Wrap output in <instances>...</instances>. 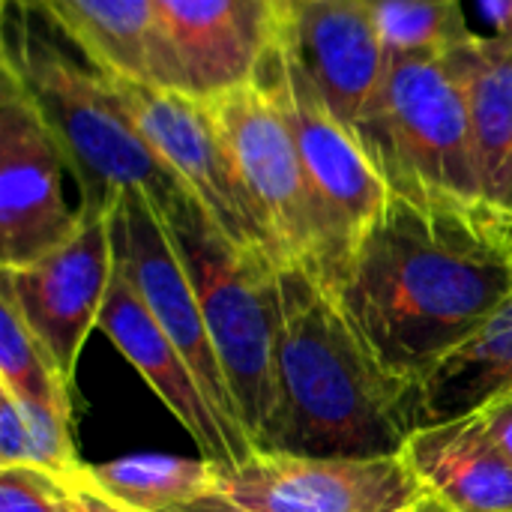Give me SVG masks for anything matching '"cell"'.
Instances as JSON below:
<instances>
[{"label":"cell","mask_w":512,"mask_h":512,"mask_svg":"<svg viewBox=\"0 0 512 512\" xmlns=\"http://www.w3.org/2000/svg\"><path fill=\"white\" fill-rule=\"evenodd\" d=\"M96 330H102L111 339V345L153 387L162 405L177 417V423L195 441L201 459L225 471H234L246 462L237 444L231 441L225 423L219 420L216 408L210 405L207 393L201 390L186 357L165 336V330L156 324L144 300L135 294V288L117 267H114Z\"/></svg>","instance_id":"9a60e30c"},{"label":"cell","mask_w":512,"mask_h":512,"mask_svg":"<svg viewBox=\"0 0 512 512\" xmlns=\"http://www.w3.org/2000/svg\"><path fill=\"white\" fill-rule=\"evenodd\" d=\"M507 390H512V300L420 384L417 429L465 417Z\"/></svg>","instance_id":"d6986e66"},{"label":"cell","mask_w":512,"mask_h":512,"mask_svg":"<svg viewBox=\"0 0 512 512\" xmlns=\"http://www.w3.org/2000/svg\"><path fill=\"white\" fill-rule=\"evenodd\" d=\"M417 387L372 354L336 297L282 270L276 414L261 453L312 459L399 456L417 432Z\"/></svg>","instance_id":"7a4b0ae2"},{"label":"cell","mask_w":512,"mask_h":512,"mask_svg":"<svg viewBox=\"0 0 512 512\" xmlns=\"http://www.w3.org/2000/svg\"><path fill=\"white\" fill-rule=\"evenodd\" d=\"M423 492L405 453L312 459L258 450L222 471L219 492L189 512H405Z\"/></svg>","instance_id":"30bf717a"},{"label":"cell","mask_w":512,"mask_h":512,"mask_svg":"<svg viewBox=\"0 0 512 512\" xmlns=\"http://www.w3.org/2000/svg\"><path fill=\"white\" fill-rule=\"evenodd\" d=\"M186 96L210 99L255 81L285 21L276 0H150Z\"/></svg>","instance_id":"4fadbf2b"},{"label":"cell","mask_w":512,"mask_h":512,"mask_svg":"<svg viewBox=\"0 0 512 512\" xmlns=\"http://www.w3.org/2000/svg\"><path fill=\"white\" fill-rule=\"evenodd\" d=\"M135 129L237 249L273 258L267 231L204 99L105 75ZM276 261V258H273Z\"/></svg>","instance_id":"ba28073f"},{"label":"cell","mask_w":512,"mask_h":512,"mask_svg":"<svg viewBox=\"0 0 512 512\" xmlns=\"http://www.w3.org/2000/svg\"><path fill=\"white\" fill-rule=\"evenodd\" d=\"M333 297L384 369L420 390L510 303L512 255L390 195Z\"/></svg>","instance_id":"6da1fadb"},{"label":"cell","mask_w":512,"mask_h":512,"mask_svg":"<svg viewBox=\"0 0 512 512\" xmlns=\"http://www.w3.org/2000/svg\"><path fill=\"white\" fill-rule=\"evenodd\" d=\"M390 57H447L474 39L465 0H369Z\"/></svg>","instance_id":"44dd1931"},{"label":"cell","mask_w":512,"mask_h":512,"mask_svg":"<svg viewBox=\"0 0 512 512\" xmlns=\"http://www.w3.org/2000/svg\"><path fill=\"white\" fill-rule=\"evenodd\" d=\"M159 216L186 264L240 423L258 450L276 414L282 267L225 240L195 198Z\"/></svg>","instance_id":"5b68a950"},{"label":"cell","mask_w":512,"mask_h":512,"mask_svg":"<svg viewBox=\"0 0 512 512\" xmlns=\"http://www.w3.org/2000/svg\"><path fill=\"white\" fill-rule=\"evenodd\" d=\"M402 453L420 483L456 512H512V459L480 411L420 426Z\"/></svg>","instance_id":"ac0fdd59"},{"label":"cell","mask_w":512,"mask_h":512,"mask_svg":"<svg viewBox=\"0 0 512 512\" xmlns=\"http://www.w3.org/2000/svg\"><path fill=\"white\" fill-rule=\"evenodd\" d=\"M6 6L45 21L102 75L183 93L150 0H6Z\"/></svg>","instance_id":"2e32d148"},{"label":"cell","mask_w":512,"mask_h":512,"mask_svg":"<svg viewBox=\"0 0 512 512\" xmlns=\"http://www.w3.org/2000/svg\"><path fill=\"white\" fill-rule=\"evenodd\" d=\"M282 270L300 267L318 279L321 222L315 195L273 84L258 75L204 99Z\"/></svg>","instance_id":"52a82bcc"},{"label":"cell","mask_w":512,"mask_h":512,"mask_svg":"<svg viewBox=\"0 0 512 512\" xmlns=\"http://www.w3.org/2000/svg\"><path fill=\"white\" fill-rule=\"evenodd\" d=\"M108 222H111L114 267L129 279V285L144 300L156 324L186 357L201 390L207 393L210 405L225 423L231 441L237 444L240 456L249 462L258 450L240 423L228 378L222 372L219 354L213 348V339L201 315L198 294L192 288L180 252L174 249L165 231L159 210L150 204L144 192H123L114 201Z\"/></svg>","instance_id":"9c48e42d"},{"label":"cell","mask_w":512,"mask_h":512,"mask_svg":"<svg viewBox=\"0 0 512 512\" xmlns=\"http://www.w3.org/2000/svg\"><path fill=\"white\" fill-rule=\"evenodd\" d=\"M63 486H66V510L69 512H135L132 507L120 504L117 498H111L105 489H99L90 480L84 465L72 477H66Z\"/></svg>","instance_id":"d4e9b609"},{"label":"cell","mask_w":512,"mask_h":512,"mask_svg":"<svg viewBox=\"0 0 512 512\" xmlns=\"http://www.w3.org/2000/svg\"><path fill=\"white\" fill-rule=\"evenodd\" d=\"M357 141L393 195L483 234L468 96L450 54L390 57L381 102Z\"/></svg>","instance_id":"277c9868"},{"label":"cell","mask_w":512,"mask_h":512,"mask_svg":"<svg viewBox=\"0 0 512 512\" xmlns=\"http://www.w3.org/2000/svg\"><path fill=\"white\" fill-rule=\"evenodd\" d=\"M405 512H456V510H453L444 498H438L435 492H429V489H426V492H423V498H420V501H414V504H411Z\"/></svg>","instance_id":"83f0119b"},{"label":"cell","mask_w":512,"mask_h":512,"mask_svg":"<svg viewBox=\"0 0 512 512\" xmlns=\"http://www.w3.org/2000/svg\"><path fill=\"white\" fill-rule=\"evenodd\" d=\"M477 6V39H489L512 48V0H474Z\"/></svg>","instance_id":"484cf974"},{"label":"cell","mask_w":512,"mask_h":512,"mask_svg":"<svg viewBox=\"0 0 512 512\" xmlns=\"http://www.w3.org/2000/svg\"><path fill=\"white\" fill-rule=\"evenodd\" d=\"M0 390L42 402L75 420V390L66 387L48 351L30 333L15 300L0 288Z\"/></svg>","instance_id":"7402d4cb"},{"label":"cell","mask_w":512,"mask_h":512,"mask_svg":"<svg viewBox=\"0 0 512 512\" xmlns=\"http://www.w3.org/2000/svg\"><path fill=\"white\" fill-rule=\"evenodd\" d=\"M0 512H69L66 486L39 468H0Z\"/></svg>","instance_id":"603a6c76"},{"label":"cell","mask_w":512,"mask_h":512,"mask_svg":"<svg viewBox=\"0 0 512 512\" xmlns=\"http://www.w3.org/2000/svg\"><path fill=\"white\" fill-rule=\"evenodd\" d=\"M66 159L21 84L0 72V258L18 270L60 243L81 225V207L63 192Z\"/></svg>","instance_id":"8fae6325"},{"label":"cell","mask_w":512,"mask_h":512,"mask_svg":"<svg viewBox=\"0 0 512 512\" xmlns=\"http://www.w3.org/2000/svg\"><path fill=\"white\" fill-rule=\"evenodd\" d=\"M111 276V222L108 213L93 210H81L78 231L57 249L27 267L3 270L0 288L15 300L30 333L72 390L81 348L99 321Z\"/></svg>","instance_id":"7c38bea8"},{"label":"cell","mask_w":512,"mask_h":512,"mask_svg":"<svg viewBox=\"0 0 512 512\" xmlns=\"http://www.w3.org/2000/svg\"><path fill=\"white\" fill-rule=\"evenodd\" d=\"M30 444L21 411L9 393L0 390V468H27Z\"/></svg>","instance_id":"cb8c5ba5"},{"label":"cell","mask_w":512,"mask_h":512,"mask_svg":"<svg viewBox=\"0 0 512 512\" xmlns=\"http://www.w3.org/2000/svg\"><path fill=\"white\" fill-rule=\"evenodd\" d=\"M90 480L135 512H189L219 492L225 468L207 459L138 453L102 465H84Z\"/></svg>","instance_id":"ffe728a7"},{"label":"cell","mask_w":512,"mask_h":512,"mask_svg":"<svg viewBox=\"0 0 512 512\" xmlns=\"http://www.w3.org/2000/svg\"><path fill=\"white\" fill-rule=\"evenodd\" d=\"M492 432V438L498 441V447L512 459V390L498 393L495 399H489L483 408H477Z\"/></svg>","instance_id":"4316f807"},{"label":"cell","mask_w":512,"mask_h":512,"mask_svg":"<svg viewBox=\"0 0 512 512\" xmlns=\"http://www.w3.org/2000/svg\"><path fill=\"white\" fill-rule=\"evenodd\" d=\"M306 3H312V0H276V6H279V15H282V21L288 24Z\"/></svg>","instance_id":"f1b7e54d"},{"label":"cell","mask_w":512,"mask_h":512,"mask_svg":"<svg viewBox=\"0 0 512 512\" xmlns=\"http://www.w3.org/2000/svg\"><path fill=\"white\" fill-rule=\"evenodd\" d=\"M285 36L333 117L357 135L375 114L390 75L372 3L312 0L285 24Z\"/></svg>","instance_id":"5bb4252c"},{"label":"cell","mask_w":512,"mask_h":512,"mask_svg":"<svg viewBox=\"0 0 512 512\" xmlns=\"http://www.w3.org/2000/svg\"><path fill=\"white\" fill-rule=\"evenodd\" d=\"M450 60L468 96L480 174V228L512 255V48L474 36Z\"/></svg>","instance_id":"e0dca14e"},{"label":"cell","mask_w":512,"mask_h":512,"mask_svg":"<svg viewBox=\"0 0 512 512\" xmlns=\"http://www.w3.org/2000/svg\"><path fill=\"white\" fill-rule=\"evenodd\" d=\"M3 69L21 84L60 147L78 183L81 210L111 213L123 192H144L159 213L192 198L135 129L108 78L39 36L24 12L9 24Z\"/></svg>","instance_id":"3957f363"},{"label":"cell","mask_w":512,"mask_h":512,"mask_svg":"<svg viewBox=\"0 0 512 512\" xmlns=\"http://www.w3.org/2000/svg\"><path fill=\"white\" fill-rule=\"evenodd\" d=\"M261 75L282 102L315 195L321 222V264L315 282L333 297L393 192L357 135L333 117L285 33Z\"/></svg>","instance_id":"8992f818"}]
</instances>
